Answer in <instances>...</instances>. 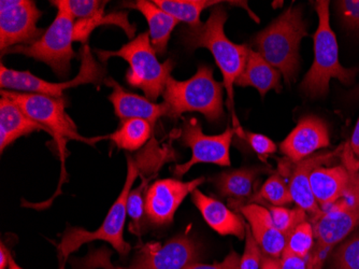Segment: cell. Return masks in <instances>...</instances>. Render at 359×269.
I'll use <instances>...</instances> for the list:
<instances>
[{
    "mask_svg": "<svg viewBox=\"0 0 359 269\" xmlns=\"http://www.w3.org/2000/svg\"><path fill=\"white\" fill-rule=\"evenodd\" d=\"M175 152L171 147H159L156 139H152L136 157L127 155V175L124 187L116 202L111 206L108 214L98 230H84L80 228H67L58 244V258L60 265L67 262L70 254L80 247L95 240L108 242L122 256H127L132 249L124 240V228L127 216V202L137 178L142 173L156 175L161 166L167 162L175 161Z\"/></svg>",
    "mask_w": 359,
    "mask_h": 269,
    "instance_id": "cell-1",
    "label": "cell"
},
{
    "mask_svg": "<svg viewBox=\"0 0 359 269\" xmlns=\"http://www.w3.org/2000/svg\"><path fill=\"white\" fill-rule=\"evenodd\" d=\"M227 19V11L219 4L212 8L205 23L184 28L182 30V39L185 46L191 51L205 48L211 52L223 74V84L227 92L226 105L231 114L233 129H239L241 126L236 117L233 86L247 65L251 48L245 44H236L228 39L224 30Z\"/></svg>",
    "mask_w": 359,
    "mask_h": 269,
    "instance_id": "cell-2",
    "label": "cell"
},
{
    "mask_svg": "<svg viewBox=\"0 0 359 269\" xmlns=\"http://www.w3.org/2000/svg\"><path fill=\"white\" fill-rule=\"evenodd\" d=\"M309 36L299 8L290 7L254 38L257 53L279 70L287 84L294 82L300 66V42Z\"/></svg>",
    "mask_w": 359,
    "mask_h": 269,
    "instance_id": "cell-3",
    "label": "cell"
},
{
    "mask_svg": "<svg viewBox=\"0 0 359 269\" xmlns=\"http://www.w3.org/2000/svg\"><path fill=\"white\" fill-rule=\"evenodd\" d=\"M223 83L215 80L213 70L207 65H201L197 72L189 80L177 81L172 77L167 81L164 104L166 117L177 119L184 112H201L209 122L223 119Z\"/></svg>",
    "mask_w": 359,
    "mask_h": 269,
    "instance_id": "cell-4",
    "label": "cell"
},
{
    "mask_svg": "<svg viewBox=\"0 0 359 269\" xmlns=\"http://www.w3.org/2000/svg\"><path fill=\"white\" fill-rule=\"evenodd\" d=\"M112 252L107 248L90 249L82 258L70 261L74 269H184L197 262L198 247L189 235H179L165 244L149 242L142 246L132 264L116 266L111 261Z\"/></svg>",
    "mask_w": 359,
    "mask_h": 269,
    "instance_id": "cell-5",
    "label": "cell"
},
{
    "mask_svg": "<svg viewBox=\"0 0 359 269\" xmlns=\"http://www.w3.org/2000/svg\"><path fill=\"white\" fill-rule=\"evenodd\" d=\"M1 95L9 97L21 107L22 110L39 124L46 127L48 133L53 137L58 147L60 161H62V177L58 184L57 192L50 200H53L62 191V182L67 178L65 171L66 159V145L69 140L79 141L86 145H94L98 141L107 139V136L86 138L80 135L76 123L66 112V100L64 96L54 97L37 93L14 92V91L1 90ZM48 200V202H50Z\"/></svg>",
    "mask_w": 359,
    "mask_h": 269,
    "instance_id": "cell-6",
    "label": "cell"
},
{
    "mask_svg": "<svg viewBox=\"0 0 359 269\" xmlns=\"http://www.w3.org/2000/svg\"><path fill=\"white\" fill-rule=\"evenodd\" d=\"M330 4L325 0L316 3L318 27L314 35V62L300 84V90L312 98L327 94L332 78L351 86L359 72V68H344L339 62L338 42L330 27Z\"/></svg>",
    "mask_w": 359,
    "mask_h": 269,
    "instance_id": "cell-7",
    "label": "cell"
},
{
    "mask_svg": "<svg viewBox=\"0 0 359 269\" xmlns=\"http://www.w3.org/2000/svg\"><path fill=\"white\" fill-rule=\"evenodd\" d=\"M95 53L104 64L111 58H121L126 60L129 64V70L126 72L129 86L140 88L145 97L152 102L164 94L167 81L173 70V62L172 60L158 62L149 32L137 36L118 51L95 50Z\"/></svg>",
    "mask_w": 359,
    "mask_h": 269,
    "instance_id": "cell-8",
    "label": "cell"
},
{
    "mask_svg": "<svg viewBox=\"0 0 359 269\" xmlns=\"http://www.w3.org/2000/svg\"><path fill=\"white\" fill-rule=\"evenodd\" d=\"M74 22L72 15L65 10L57 9L53 23L48 26L40 39L28 46H16L1 53L21 54L48 65L60 78L68 76L72 60L78 54L72 48L74 42Z\"/></svg>",
    "mask_w": 359,
    "mask_h": 269,
    "instance_id": "cell-9",
    "label": "cell"
},
{
    "mask_svg": "<svg viewBox=\"0 0 359 269\" xmlns=\"http://www.w3.org/2000/svg\"><path fill=\"white\" fill-rule=\"evenodd\" d=\"M81 67L76 78L67 82L51 83L38 78L29 72L9 70L1 64L0 66V86L3 90L14 92L37 93L48 96L62 97V93L83 84H100L104 82L106 68L102 63L97 62L88 44L80 50Z\"/></svg>",
    "mask_w": 359,
    "mask_h": 269,
    "instance_id": "cell-10",
    "label": "cell"
},
{
    "mask_svg": "<svg viewBox=\"0 0 359 269\" xmlns=\"http://www.w3.org/2000/svg\"><path fill=\"white\" fill-rule=\"evenodd\" d=\"M236 135V129L228 127L219 135L209 136L203 131V126L197 119H184L181 131V143L185 147H191V157L182 165H175L172 173L181 178L189 171L193 166L201 163L215 164V165L229 167L231 166V141Z\"/></svg>",
    "mask_w": 359,
    "mask_h": 269,
    "instance_id": "cell-11",
    "label": "cell"
},
{
    "mask_svg": "<svg viewBox=\"0 0 359 269\" xmlns=\"http://www.w3.org/2000/svg\"><path fill=\"white\" fill-rule=\"evenodd\" d=\"M352 151L344 149V164L320 167L310 178L312 192L320 209L330 207L344 198L359 197V167Z\"/></svg>",
    "mask_w": 359,
    "mask_h": 269,
    "instance_id": "cell-12",
    "label": "cell"
},
{
    "mask_svg": "<svg viewBox=\"0 0 359 269\" xmlns=\"http://www.w3.org/2000/svg\"><path fill=\"white\" fill-rule=\"evenodd\" d=\"M42 12L32 0L0 1V50L1 53L16 46H28L43 36L37 27Z\"/></svg>",
    "mask_w": 359,
    "mask_h": 269,
    "instance_id": "cell-13",
    "label": "cell"
},
{
    "mask_svg": "<svg viewBox=\"0 0 359 269\" xmlns=\"http://www.w3.org/2000/svg\"><path fill=\"white\" fill-rule=\"evenodd\" d=\"M205 181V178L201 177L189 182L157 180L151 184L145 194V216L150 223L157 226L170 224L183 200Z\"/></svg>",
    "mask_w": 359,
    "mask_h": 269,
    "instance_id": "cell-14",
    "label": "cell"
},
{
    "mask_svg": "<svg viewBox=\"0 0 359 269\" xmlns=\"http://www.w3.org/2000/svg\"><path fill=\"white\" fill-rule=\"evenodd\" d=\"M310 222L313 225L316 244L334 249L359 228V197L338 200Z\"/></svg>",
    "mask_w": 359,
    "mask_h": 269,
    "instance_id": "cell-15",
    "label": "cell"
},
{
    "mask_svg": "<svg viewBox=\"0 0 359 269\" xmlns=\"http://www.w3.org/2000/svg\"><path fill=\"white\" fill-rule=\"evenodd\" d=\"M344 145H340L334 151L316 153L311 157H306L298 163H292L290 159V171H288V188L292 194V202L297 207L314 218L322 214L320 205L314 197L313 192L310 183V178L318 168L328 165L337 159L341 153L344 152Z\"/></svg>",
    "mask_w": 359,
    "mask_h": 269,
    "instance_id": "cell-16",
    "label": "cell"
},
{
    "mask_svg": "<svg viewBox=\"0 0 359 269\" xmlns=\"http://www.w3.org/2000/svg\"><path fill=\"white\" fill-rule=\"evenodd\" d=\"M330 145V133L324 121L320 117H304L282 141L280 151L292 163H298Z\"/></svg>",
    "mask_w": 359,
    "mask_h": 269,
    "instance_id": "cell-17",
    "label": "cell"
},
{
    "mask_svg": "<svg viewBox=\"0 0 359 269\" xmlns=\"http://www.w3.org/2000/svg\"><path fill=\"white\" fill-rule=\"evenodd\" d=\"M235 210L247 218L254 240L265 256L281 258L286 248L285 236L276 230L269 210L258 204L239 206Z\"/></svg>",
    "mask_w": 359,
    "mask_h": 269,
    "instance_id": "cell-18",
    "label": "cell"
},
{
    "mask_svg": "<svg viewBox=\"0 0 359 269\" xmlns=\"http://www.w3.org/2000/svg\"><path fill=\"white\" fill-rule=\"evenodd\" d=\"M104 83L112 88L109 100L112 103L114 112L122 122L130 119H141L154 126L158 119L166 117L164 104H155L147 97L128 92L113 78L106 79Z\"/></svg>",
    "mask_w": 359,
    "mask_h": 269,
    "instance_id": "cell-19",
    "label": "cell"
},
{
    "mask_svg": "<svg viewBox=\"0 0 359 269\" xmlns=\"http://www.w3.org/2000/svg\"><path fill=\"white\" fill-rule=\"evenodd\" d=\"M191 200L212 230L222 236L231 235L239 240L245 238L247 225L239 214L226 207L219 200L205 195L198 189L191 193Z\"/></svg>",
    "mask_w": 359,
    "mask_h": 269,
    "instance_id": "cell-20",
    "label": "cell"
},
{
    "mask_svg": "<svg viewBox=\"0 0 359 269\" xmlns=\"http://www.w3.org/2000/svg\"><path fill=\"white\" fill-rule=\"evenodd\" d=\"M46 131V127L32 120L21 107L9 97L1 95L0 99V151L8 145L34 131Z\"/></svg>",
    "mask_w": 359,
    "mask_h": 269,
    "instance_id": "cell-21",
    "label": "cell"
},
{
    "mask_svg": "<svg viewBox=\"0 0 359 269\" xmlns=\"http://www.w3.org/2000/svg\"><path fill=\"white\" fill-rule=\"evenodd\" d=\"M263 167L240 168L224 171L213 179L219 195L229 198V206L235 209L253 195L256 178L266 173Z\"/></svg>",
    "mask_w": 359,
    "mask_h": 269,
    "instance_id": "cell-22",
    "label": "cell"
},
{
    "mask_svg": "<svg viewBox=\"0 0 359 269\" xmlns=\"http://www.w3.org/2000/svg\"><path fill=\"white\" fill-rule=\"evenodd\" d=\"M123 7L138 10L143 14L149 24L151 44L158 55H164L167 51L169 39L179 21L170 14L157 7L153 1L137 0L126 3Z\"/></svg>",
    "mask_w": 359,
    "mask_h": 269,
    "instance_id": "cell-23",
    "label": "cell"
},
{
    "mask_svg": "<svg viewBox=\"0 0 359 269\" xmlns=\"http://www.w3.org/2000/svg\"><path fill=\"white\" fill-rule=\"evenodd\" d=\"M281 72L272 67L265 58L257 52L250 50L249 58L244 70L236 80L235 86L247 88L252 86L259 92L260 96L265 98L269 91L281 92Z\"/></svg>",
    "mask_w": 359,
    "mask_h": 269,
    "instance_id": "cell-24",
    "label": "cell"
},
{
    "mask_svg": "<svg viewBox=\"0 0 359 269\" xmlns=\"http://www.w3.org/2000/svg\"><path fill=\"white\" fill-rule=\"evenodd\" d=\"M102 25H116L124 30L125 34L129 38L135 39V32L137 26L130 24L128 21V12H113V13L104 14V7L93 18L86 20H78L74 24V41L86 44L90 34L95 28Z\"/></svg>",
    "mask_w": 359,
    "mask_h": 269,
    "instance_id": "cell-25",
    "label": "cell"
},
{
    "mask_svg": "<svg viewBox=\"0 0 359 269\" xmlns=\"http://www.w3.org/2000/svg\"><path fill=\"white\" fill-rule=\"evenodd\" d=\"M152 125L141 119L123 121L114 133L107 136L118 149L135 152L147 145L152 136Z\"/></svg>",
    "mask_w": 359,
    "mask_h": 269,
    "instance_id": "cell-26",
    "label": "cell"
},
{
    "mask_svg": "<svg viewBox=\"0 0 359 269\" xmlns=\"http://www.w3.org/2000/svg\"><path fill=\"white\" fill-rule=\"evenodd\" d=\"M153 3L177 21L187 23L191 27L203 23L201 14L203 10L222 4L215 0H154Z\"/></svg>",
    "mask_w": 359,
    "mask_h": 269,
    "instance_id": "cell-27",
    "label": "cell"
},
{
    "mask_svg": "<svg viewBox=\"0 0 359 269\" xmlns=\"http://www.w3.org/2000/svg\"><path fill=\"white\" fill-rule=\"evenodd\" d=\"M259 203L264 204V205L265 203H268L271 206H285L294 203L288 184L286 183L281 173L276 171L272 173L268 178L267 181L263 184L259 192L252 195L247 200V203L243 204L244 205H248V204H258L259 205Z\"/></svg>",
    "mask_w": 359,
    "mask_h": 269,
    "instance_id": "cell-28",
    "label": "cell"
},
{
    "mask_svg": "<svg viewBox=\"0 0 359 269\" xmlns=\"http://www.w3.org/2000/svg\"><path fill=\"white\" fill-rule=\"evenodd\" d=\"M156 175L152 173H142L140 177L142 178L141 183L136 189L132 190L128 196L127 202V214L132 220L130 223V232H134L138 237H140L141 228H142L143 216L145 214V194L149 189V183Z\"/></svg>",
    "mask_w": 359,
    "mask_h": 269,
    "instance_id": "cell-29",
    "label": "cell"
},
{
    "mask_svg": "<svg viewBox=\"0 0 359 269\" xmlns=\"http://www.w3.org/2000/svg\"><path fill=\"white\" fill-rule=\"evenodd\" d=\"M328 269H359V234L344 240L332 251Z\"/></svg>",
    "mask_w": 359,
    "mask_h": 269,
    "instance_id": "cell-30",
    "label": "cell"
},
{
    "mask_svg": "<svg viewBox=\"0 0 359 269\" xmlns=\"http://www.w3.org/2000/svg\"><path fill=\"white\" fill-rule=\"evenodd\" d=\"M267 209L276 230H279L286 240L300 223L308 221V214L299 207L288 209L284 206H269Z\"/></svg>",
    "mask_w": 359,
    "mask_h": 269,
    "instance_id": "cell-31",
    "label": "cell"
},
{
    "mask_svg": "<svg viewBox=\"0 0 359 269\" xmlns=\"http://www.w3.org/2000/svg\"><path fill=\"white\" fill-rule=\"evenodd\" d=\"M314 230L311 222L300 223L287 237L286 250L306 260L314 248Z\"/></svg>",
    "mask_w": 359,
    "mask_h": 269,
    "instance_id": "cell-32",
    "label": "cell"
},
{
    "mask_svg": "<svg viewBox=\"0 0 359 269\" xmlns=\"http://www.w3.org/2000/svg\"><path fill=\"white\" fill-rule=\"evenodd\" d=\"M51 4L67 11L74 20H86L98 13L107 3L100 0H52Z\"/></svg>",
    "mask_w": 359,
    "mask_h": 269,
    "instance_id": "cell-33",
    "label": "cell"
},
{
    "mask_svg": "<svg viewBox=\"0 0 359 269\" xmlns=\"http://www.w3.org/2000/svg\"><path fill=\"white\" fill-rule=\"evenodd\" d=\"M236 135H238L242 140L247 141L254 152L262 159H265L268 155L276 152V143L265 135L245 131L242 129V127L236 129Z\"/></svg>",
    "mask_w": 359,
    "mask_h": 269,
    "instance_id": "cell-34",
    "label": "cell"
},
{
    "mask_svg": "<svg viewBox=\"0 0 359 269\" xmlns=\"http://www.w3.org/2000/svg\"><path fill=\"white\" fill-rule=\"evenodd\" d=\"M263 252L260 250L256 240L252 235L251 228L247 226L245 234V248L243 256L240 258V269H260Z\"/></svg>",
    "mask_w": 359,
    "mask_h": 269,
    "instance_id": "cell-35",
    "label": "cell"
},
{
    "mask_svg": "<svg viewBox=\"0 0 359 269\" xmlns=\"http://www.w3.org/2000/svg\"><path fill=\"white\" fill-rule=\"evenodd\" d=\"M341 22L348 29H359V0L338 1Z\"/></svg>",
    "mask_w": 359,
    "mask_h": 269,
    "instance_id": "cell-36",
    "label": "cell"
},
{
    "mask_svg": "<svg viewBox=\"0 0 359 269\" xmlns=\"http://www.w3.org/2000/svg\"><path fill=\"white\" fill-rule=\"evenodd\" d=\"M240 256L236 251H231L222 262L215 264H201V263H191L184 269H240Z\"/></svg>",
    "mask_w": 359,
    "mask_h": 269,
    "instance_id": "cell-37",
    "label": "cell"
},
{
    "mask_svg": "<svg viewBox=\"0 0 359 269\" xmlns=\"http://www.w3.org/2000/svg\"><path fill=\"white\" fill-rule=\"evenodd\" d=\"M282 269H308L304 258L292 254L288 250H284L281 256Z\"/></svg>",
    "mask_w": 359,
    "mask_h": 269,
    "instance_id": "cell-38",
    "label": "cell"
},
{
    "mask_svg": "<svg viewBox=\"0 0 359 269\" xmlns=\"http://www.w3.org/2000/svg\"><path fill=\"white\" fill-rule=\"evenodd\" d=\"M260 269H282L281 258H270L263 254Z\"/></svg>",
    "mask_w": 359,
    "mask_h": 269,
    "instance_id": "cell-39",
    "label": "cell"
},
{
    "mask_svg": "<svg viewBox=\"0 0 359 269\" xmlns=\"http://www.w3.org/2000/svg\"><path fill=\"white\" fill-rule=\"evenodd\" d=\"M10 256H11L10 251L4 244V242H1L0 244V269H7V266H9Z\"/></svg>",
    "mask_w": 359,
    "mask_h": 269,
    "instance_id": "cell-40",
    "label": "cell"
},
{
    "mask_svg": "<svg viewBox=\"0 0 359 269\" xmlns=\"http://www.w3.org/2000/svg\"><path fill=\"white\" fill-rule=\"evenodd\" d=\"M351 150L355 155L359 157V120L356 126H355L354 133H353L352 139H351Z\"/></svg>",
    "mask_w": 359,
    "mask_h": 269,
    "instance_id": "cell-41",
    "label": "cell"
},
{
    "mask_svg": "<svg viewBox=\"0 0 359 269\" xmlns=\"http://www.w3.org/2000/svg\"><path fill=\"white\" fill-rule=\"evenodd\" d=\"M8 269H23L22 267H20L19 265L16 264L15 261L13 260L12 256H10V262L9 266H8Z\"/></svg>",
    "mask_w": 359,
    "mask_h": 269,
    "instance_id": "cell-42",
    "label": "cell"
},
{
    "mask_svg": "<svg viewBox=\"0 0 359 269\" xmlns=\"http://www.w3.org/2000/svg\"><path fill=\"white\" fill-rule=\"evenodd\" d=\"M356 93H357V94H359V86H358V88H356Z\"/></svg>",
    "mask_w": 359,
    "mask_h": 269,
    "instance_id": "cell-43",
    "label": "cell"
},
{
    "mask_svg": "<svg viewBox=\"0 0 359 269\" xmlns=\"http://www.w3.org/2000/svg\"><path fill=\"white\" fill-rule=\"evenodd\" d=\"M60 269H65L64 265H60Z\"/></svg>",
    "mask_w": 359,
    "mask_h": 269,
    "instance_id": "cell-44",
    "label": "cell"
}]
</instances>
